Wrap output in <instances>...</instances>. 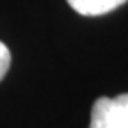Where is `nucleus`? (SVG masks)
<instances>
[{"label": "nucleus", "mask_w": 128, "mask_h": 128, "mask_svg": "<svg viewBox=\"0 0 128 128\" xmlns=\"http://www.w3.org/2000/svg\"><path fill=\"white\" fill-rule=\"evenodd\" d=\"M73 11L82 16H102L126 4V0H68Z\"/></svg>", "instance_id": "2"}, {"label": "nucleus", "mask_w": 128, "mask_h": 128, "mask_svg": "<svg viewBox=\"0 0 128 128\" xmlns=\"http://www.w3.org/2000/svg\"><path fill=\"white\" fill-rule=\"evenodd\" d=\"M11 68V52H9V48L0 41V82L4 80V76L7 75Z\"/></svg>", "instance_id": "3"}, {"label": "nucleus", "mask_w": 128, "mask_h": 128, "mask_svg": "<svg viewBox=\"0 0 128 128\" xmlns=\"http://www.w3.org/2000/svg\"><path fill=\"white\" fill-rule=\"evenodd\" d=\"M89 128H128V92L98 98L91 110Z\"/></svg>", "instance_id": "1"}]
</instances>
